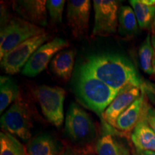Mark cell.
<instances>
[{
  "label": "cell",
  "instance_id": "cell-14",
  "mask_svg": "<svg viewBox=\"0 0 155 155\" xmlns=\"http://www.w3.org/2000/svg\"><path fill=\"white\" fill-rule=\"evenodd\" d=\"M148 106L147 103L142 116L132 131L131 139L135 148L155 152V133L149 124L146 116Z\"/></svg>",
  "mask_w": 155,
  "mask_h": 155
},
{
  "label": "cell",
  "instance_id": "cell-27",
  "mask_svg": "<svg viewBox=\"0 0 155 155\" xmlns=\"http://www.w3.org/2000/svg\"><path fill=\"white\" fill-rule=\"evenodd\" d=\"M141 2L148 6H155V0H141Z\"/></svg>",
  "mask_w": 155,
  "mask_h": 155
},
{
  "label": "cell",
  "instance_id": "cell-2",
  "mask_svg": "<svg viewBox=\"0 0 155 155\" xmlns=\"http://www.w3.org/2000/svg\"><path fill=\"white\" fill-rule=\"evenodd\" d=\"M65 133L73 148L86 155L92 154L91 148L98 135L96 125L90 114L75 103L71 104L68 110Z\"/></svg>",
  "mask_w": 155,
  "mask_h": 155
},
{
  "label": "cell",
  "instance_id": "cell-22",
  "mask_svg": "<svg viewBox=\"0 0 155 155\" xmlns=\"http://www.w3.org/2000/svg\"><path fill=\"white\" fill-rule=\"evenodd\" d=\"M0 155H27V153L16 137L3 131L0 133Z\"/></svg>",
  "mask_w": 155,
  "mask_h": 155
},
{
  "label": "cell",
  "instance_id": "cell-30",
  "mask_svg": "<svg viewBox=\"0 0 155 155\" xmlns=\"http://www.w3.org/2000/svg\"><path fill=\"white\" fill-rule=\"evenodd\" d=\"M88 155H94L93 154H88Z\"/></svg>",
  "mask_w": 155,
  "mask_h": 155
},
{
  "label": "cell",
  "instance_id": "cell-10",
  "mask_svg": "<svg viewBox=\"0 0 155 155\" xmlns=\"http://www.w3.org/2000/svg\"><path fill=\"white\" fill-rule=\"evenodd\" d=\"M91 3L90 0H69L67 4L68 25L75 39L87 36Z\"/></svg>",
  "mask_w": 155,
  "mask_h": 155
},
{
  "label": "cell",
  "instance_id": "cell-13",
  "mask_svg": "<svg viewBox=\"0 0 155 155\" xmlns=\"http://www.w3.org/2000/svg\"><path fill=\"white\" fill-rule=\"evenodd\" d=\"M147 103L146 94L142 91L141 96L118 117L114 124V129L122 132L133 131L142 116Z\"/></svg>",
  "mask_w": 155,
  "mask_h": 155
},
{
  "label": "cell",
  "instance_id": "cell-19",
  "mask_svg": "<svg viewBox=\"0 0 155 155\" xmlns=\"http://www.w3.org/2000/svg\"><path fill=\"white\" fill-rule=\"evenodd\" d=\"M154 48L152 42V37L148 34L139 49V63L142 71L148 75H154Z\"/></svg>",
  "mask_w": 155,
  "mask_h": 155
},
{
  "label": "cell",
  "instance_id": "cell-12",
  "mask_svg": "<svg viewBox=\"0 0 155 155\" xmlns=\"http://www.w3.org/2000/svg\"><path fill=\"white\" fill-rule=\"evenodd\" d=\"M141 92L140 88H132L120 93L106 108L102 119L114 127L118 117L141 96Z\"/></svg>",
  "mask_w": 155,
  "mask_h": 155
},
{
  "label": "cell",
  "instance_id": "cell-5",
  "mask_svg": "<svg viewBox=\"0 0 155 155\" xmlns=\"http://www.w3.org/2000/svg\"><path fill=\"white\" fill-rule=\"evenodd\" d=\"M1 127L5 132L26 141L32 137L33 128L30 110L28 104L20 98L2 116Z\"/></svg>",
  "mask_w": 155,
  "mask_h": 155
},
{
  "label": "cell",
  "instance_id": "cell-29",
  "mask_svg": "<svg viewBox=\"0 0 155 155\" xmlns=\"http://www.w3.org/2000/svg\"><path fill=\"white\" fill-rule=\"evenodd\" d=\"M152 35L155 36V17H154V21H153V23L152 25Z\"/></svg>",
  "mask_w": 155,
  "mask_h": 155
},
{
  "label": "cell",
  "instance_id": "cell-1",
  "mask_svg": "<svg viewBox=\"0 0 155 155\" xmlns=\"http://www.w3.org/2000/svg\"><path fill=\"white\" fill-rule=\"evenodd\" d=\"M120 93L132 88H140L145 94L150 90L132 63L124 56L99 54L89 56L79 68Z\"/></svg>",
  "mask_w": 155,
  "mask_h": 155
},
{
  "label": "cell",
  "instance_id": "cell-7",
  "mask_svg": "<svg viewBox=\"0 0 155 155\" xmlns=\"http://www.w3.org/2000/svg\"><path fill=\"white\" fill-rule=\"evenodd\" d=\"M50 35L45 33L32 38L9 51L1 59V67L7 74L19 73L40 46L49 41Z\"/></svg>",
  "mask_w": 155,
  "mask_h": 155
},
{
  "label": "cell",
  "instance_id": "cell-25",
  "mask_svg": "<svg viewBox=\"0 0 155 155\" xmlns=\"http://www.w3.org/2000/svg\"><path fill=\"white\" fill-rule=\"evenodd\" d=\"M60 155H86L81 151L73 148V147H67L65 150L61 153Z\"/></svg>",
  "mask_w": 155,
  "mask_h": 155
},
{
  "label": "cell",
  "instance_id": "cell-9",
  "mask_svg": "<svg viewBox=\"0 0 155 155\" xmlns=\"http://www.w3.org/2000/svg\"><path fill=\"white\" fill-rule=\"evenodd\" d=\"M68 46V41L61 38H55L49 40L35 52L23 68L22 74L29 77L39 75L47 68L56 54Z\"/></svg>",
  "mask_w": 155,
  "mask_h": 155
},
{
  "label": "cell",
  "instance_id": "cell-4",
  "mask_svg": "<svg viewBox=\"0 0 155 155\" xmlns=\"http://www.w3.org/2000/svg\"><path fill=\"white\" fill-rule=\"evenodd\" d=\"M46 33L43 28L18 17L4 21L0 33V59L29 39Z\"/></svg>",
  "mask_w": 155,
  "mask_h": 155
},
{
  "label": "cell",
  "instance_id": "cell-24",
  "mask_svg": "<svg viewBox=\"0 0 155 155\" xmlns=\"http://www.w3.org/2000/svg\"><path fill=\"white\" fill-rule=\"evenodd\" d=\"M146 116L149 124L155 133V108L149 105L147 109Z\"/></svg>",
  "mask_w": 155,
  "mask_h": 155
},
{
  "label": "cell",
  "instance_id": "cell-8",
  "mask_svg": "<svg viewBox=\"0 0 155 155\" xmlns=\"http://www.w3.org/2000/svg\"><path fill=\"white\" fill-rule=\"evenodd\" d=\"M94 26L93 38L115 34L119 22V2L115 0H94Z\"/></svg>",
  "mask_w": 155,
  "mask_h": 155
},
{
  "label": "cell",
  "instance_id": "cell-15",
  "mask_svg": "<svg viewBox=\"0 0 155 155\" xmlns=\"http://www.w3.org/2000/svg\"><path fill=\"white\" fill-rule=\"evenodd\" d=\"M116 134V132L106 131L98 139L96 143L98 155H132L129 147Z\"/></svg>",
  "mask_w": 155,
  "mask_h": 155
},
{
  "label": "cell",
  "instance_id": "cell-26",
  "mask_svg": "<svg viewBox=\"0 0 155 155\" xmlns=\"http://www.w3.org/2000/svg\"><path fill=\"white\" fill-rule=\"evenodd\" d=\"M132 155H155V152L149 150H141L137 148H134Z\"/></svg>",
  "mask_w": 155,
  "mask_h": 155
},
{
  "label": "cell",
  "instance_id": "cell-23",
  "mask_svg": "<svg viewBox=\"0 0 155 155\" xmlns=\"http://www.w3.org/2000/svg\"><path fill=\"white\" fill-rule=\"evenodd\" d=\"M65 5V0H48L46 7L50 20L54 25L60 24L63 20V13Z\"/></svg>",
  "mask_w": 155,
  "mask_h": 155
},
{
  "label": "cell",
  "instance_id": "cell-16",
  "mask_svg": "<svg viewBox=\"0 0 155 155\" xmlns=\"http://www.w3.org/2000/svg\"><path fill=\"white\" fill-rule=\"evenodd\" d=\"M75 54V49L63 50L56 54L50 63L53 73L65 82L68 81L72 75Z\"/></svg>",
  "mask_w": 155,
  "mask_h": 155
},
{
  "label": "cell",
  "instance_id": "cell-11",
  "mask_svg": "<svg viewBox=\"0 0 155 155\" xmlns=\"http://www.w3.org/2000/svg\"><path fill=\"white\" fill-rule=\"evenodd\" d=\"M12 7L25 20L39 27L48 25V10L45 0L15 1Z\"/></svg>",
  "mask_w": 155,
  "mask_h": 155
},
{
  "label": "cell",
  "instance_id": "cell-21",
  "mask_svg": "<svg viewBox=\"0 0 155 155\" xmlns=\"http://www.w3.org/2000/svg\"><path fill=\"white\" fill-rule=\"evenodd\" d=\"M139 28L143 30L149 29L152 25L155 17V6H148L141 2V0H130Z\"/></svg>",
  "mask_w": 155,
  "mask_h": 155
},
{
  "label": "cell",
  "instance_id": "cell-18",
  "mask_svg": "<svg viewBox=\"0 0 155 155\" xmlns=\"http://www.w3.org/2000/svg\"><path fill=\"white\" fill-rule=\"evenodd\" d=\"M19 87L9 76L0 78V113H3L7 106L19 98Z\"/></svg>",
  "mask_w": 155,
  "mask_h": 155
},
{
  "label": "cell",
  "instance_id": "cell-3",
  "mask_svg": "<svg viewBox=\"0 0 155 155\" xmlns=\"http://www.w3.org/2000/svg\"><path fill=\"white\" fill-rule=\"evenodd\" d=\"M77 96L87 107L100 117L120 94L98 78L79 70L75 80Z\"/></svg>",
  "mask_w": 155,
  "mask_h": 155
},
{
  "label": "cell",
  "instance_id": "cell-20",
  "mask_svg": "<svg viewBox=\"0 0 155 155\" xmlns=\"http://www.w3.org/2000/svg\"><path fill=\"white\" fill-rule=\"evenodd\" d=\"M120 33L124 36H132L138 32L139 25L132 7L124 6L119 14Z\"/></svg>",
  "mask_w": 155,
  "mask_h": 155
},
{
  "label": "cell",
  "instance_id": "cell-31",
  "mask_svg": "<svg viewBox=\"0 0 155 155\" xmlns=\"http://www.w3.org/2000/svg\"><path fill=\"white\" fill-rule=\"evenodd\" d=\"M154 95H155V93H154Z\"/></svg>",
  "mask_w": 155,
  "mask_h": 155
},
{
  "label": "cell",
  "instance_id": "cell-28",
  "mask_svg": "<svg viewBox=\"0 0 155 155\" xmlns=\"http://www.w3.org/2000/svg\"><path fill=\"white\" fill-rule=\"evenodd\" d=\"M152 42L153 46H154V52H155V36H154V35H152ZM154 72H155V57H154ZM154 75H155V73H154Z\"/></svg>",
  "mask_w": 155,
  "mask_h": 155
},
{
  "label": "cell",
  "instance_id": "cell-6",
  "mask_svg": "<svg viewBox=\"0 0 155 155\" xmlns=\"http://www.w3.org/2000/svg\"><path fill=\"white\" fill-rule=\"evenodd\" d=\"M42 113L50 124L61 127L64 121V101L66 93L63 88L42 85L35 91Z\"/></svg>",
  "mask_w": 155,
  "mask_h": 155
},
{
  "label": "cell",
  "instance_id": "cell-17",
  "mask_svg": "<svg viewBox=\"0 0 155 155\" xmlns=\"http://www.w3.org/2000/svg\"><path fill=\"white\" fill-rule=\"evenodd\" d=\"M28 155H60L61 147L54 137L42 133L32 139L28 146Z\"/></svg>",
  "mask_w": 155,
  "mask_h": 155
}]
</instances>
